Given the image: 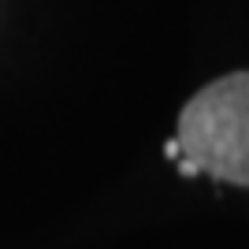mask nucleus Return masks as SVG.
I'll list each match as a JSON object with an SVG mask.
<instances>
[{
    "label": "nucleus",
    "instance_id": "obj_1",
    "mask_svg": "<svg viewBox=\"0 0 249 249\" xmlns=\"http://www.w3.org/2000/svg\"><path fill=\"white\" fill-rule=\"evenodd\" d=\"M175 142L197 175L249 186V71L223 74L190 97Z\"/></svg>",
    "mask_w": 249,
    "mask_h": 249
},
{
    "label": "nucleus",
    "instance_id": "obj_2",
    "mask_svg": "<svg viewBox=\"0 0 249 249\" xmlns=\"http://www.w3.org/2000/svg\"><path fill=\"white\" fill-rule=\"evenodd\" d=\"M164 156H167V160H178V156H182V149H178V142H175V138H171V142L164 145Z\"/></svg>",
    "mask_w": 249,
    "mask_h": 249
}]
</instances>
